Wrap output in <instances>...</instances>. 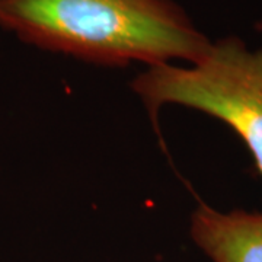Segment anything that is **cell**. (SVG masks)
Returning <instances> with one entry per match:
<instances>
[{
  "label": "cell",
  "mask_w": 262,
  "mask_h": 262,
  "mask_svg": "<svg viewBox=\"0 0 262 262\" xmlns=\"http://www.w3.org/2000/svg\"><path fill=\"white\" fill-rule=\"evenodd\" d=\"M131 88L153 122L168 103L225 122L246 144L262 177V47L251 48L236 35L223 37L194 64L147 66Z\"/></svg>",
  "instance_id": "cell-2"
},
{
  "label": "cell",
  "mask_w": 262,
  "mask_h": 262,
  "mask_svg": "<svg viewBox=\"0 0 262 262\" xmlns=\"http://www.w3.org/2000/svg\"><path fill=\"white\" fill-rule=\"evenodd\" d=\"M191 237L213 262H262V211H220L200 203Z\"/></svg>",
  "instance_id": "cell-3"
},
{
  "label": "cell",
  "mask_w": 262,
  "mask_h": 262,
  "mask_svg": "<svg viewBox=\"0 0 262 262\" xmlns=\"http://www.w3.org/2000/svg\"><path fill=\"white\" fill-rule=\"evenodd\" d=\"M0 29L105 67L194 64L213 44L177 0H0Z\"/></svg>",
  "instance_id": "cell-1"
}]
</instances>
